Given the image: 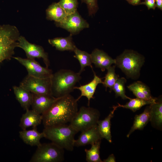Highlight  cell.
Here are the masks:
<instances>
[{
    "instance_id": "20",
    "label": "cell",
    "mask_w": 162,
    "mask_h": 162,
    "mask_svg": "<svg viewBox=\"0 0 162 162\" xmlns=\"http://www.w3.org/2000/svg\"><path fill=\"white\" fill-rule=\"evenodd\" d=\"M113 110L103 120H98L97 124L99 130L102 138L106 139L109 142H112L111 133V119L113 117L114 111L117 109L116 106L113 107Z\"/></svg>"
},
{
    "instance_id": "26",
    "label": "cell",
    "mask_w": 162,
    "mask_h": 162,
    "mask_svg": "<svg viewBox=\"0 0 162 162\" xmlns=\"http://www.w3.org/2000/svg\"><path fill=\"white\" fill-rule=\"evenodd\" d=\"M101 140L92 144L89 149H85L86 160L88 162H102L100 157V149Z\"/></svg>"
},
{
    "instance_id": "36",
    "label": "cell",
    "mask_w": 162,
    "mask_h": 162,
    "mask_svg": "<svg viewBox=\"0 0 162 162\" xmlns=\"http://www.w3.org/2000/svg\"><path fill=\"white\" fill-rule=\"evenodd\" d=\"M130 4L131 0H126Z\"/></svg>"
},
{
    "instance_id": "19",
    "label": "cell",
    "mask_w": 162,
    "mask_h": 162,
    "mask_svg": "<svg viewBox=\"0 0 162 162\" xmlns=\"http://www.w3.org/2000/svg\"><path fill=\"white\" fill-rule=\"evenodd\" d=\"M16 98L22 107L25 110L29 109L31 105L33 94L19 86L13 87Z\"/></svg>"
},
{
    "instance_id": "28",
    "label": "cell",
    "mask_w": 162,
    "mask_h": 162,
    "mask_svg": "<svg viewBox=\"0 0 162 162\" xmlns=\"http://www.w3.org/2000/svg\"><path fill=\"white\" fill-rule=\"evenodd\" d=\"M115 66H110L107 69V72L105 75L103 85L106 88H109L110 91L112 90L113 87L116 81L119 77L115 72Z\"/></svg>"
},
{
    "instance_id": "1",
    "label": "cell",
    "mask_w": 162,
    "mask_h": 162,
    "mask_svg": "<svg viewBox=\"0 0 162 162\" xmlns=\"http://www.w3.org/2000/svg\"><path fill=\"white\" fill-rule=\"evenodd\" d=\"M77 101L70 94L58 98L42 115L44 128L70 123L78 110Z\"/></svg>"
},
{
    "instance_id": "8",
    "label": "cell",
    "mask_w": 162,
    "mask_h": 162,
    "mask_svg": "<svg viewBox=\"0 0 162 162\" xmlns=\"http://www.w3.org/2000/svg\"><path fill=\"white\" fill-rule=\"evenodd\" d=\"M51 77L40 78L28 75L20 86L34 94L52 96Z\"/></svg>"
},
{
    "instance_id": "31",
    "label": "cell",
    "mask_w": 162,
    "mask_h": 162,
    "mask_svg": "<svg viewBox=\"0 0 162 162\" xmlns=\"http://www.w3.org/2000/svg\"><path fill=\"white\" fill-rule=\"evenodd\" d=\"M87 5L89 15L94 14L98 9L97 0H81Z\"/></svg>"
},
{
    "instance_id": "21",
    "label": "cell",
    "mask_w": 162,
    "mask_h": 162,
    "mask_svg": "<svg viewBox=\"0 0 162 162\" xmlns=\"http://www.w3.org/2000/svg\"><path fill=\"white\" fill-rule=\"evenodd\" d=\"M151 118V106H147L143 112L139 115H136L133 126L127 135L128 137L134 131L136 130H142L150 121Z\"/></svg>"
},
{
    "instance_id": "32",
    "label": "cell",
    "mask_w": 162,
    "mask_h": 162,
    "mask_svg": "<svg viewBox=\"0 0 162 162\" xmlns=\"http://www.w3.org/2000/svg\"><path fill=\"white\" fill-rule=\"evenodd\" d=\"M139 4L146 5L148 9H154L156 7L155 0H145L144 2L140 3Z\"/></svg>"
},
{
    "instance_id": "23",
    "label": "cell",
    "mask_w": 162,
    "mask_h": 162,
    "mask_svg": "<svg viewBox=\"0 0 162 162\" xmlns=\"http://www.w3.org/2000/svg\"><path fill=\"white\" fill-rule=\"evenodd\" d=\"M48 42L56 49L61 51H73L76 46L74 44L72 34L66 38H56L48 40Z\"/></svg>"
},
{
    "instance_id": "11",
    "label": "cell",
    "mask_w": 162,
    "mask_h": 162,
    "mask_svg": "<svg viewBox=\"0 0 162 162\" xmlns=\"http://www.w3.org/2000/svg\"><path fill=\"white\" fill-rule=\"evenodd\" d=\"M55 24L58 27L66 30L72 34L78 33L83 29L89 27L88 23L80 16L77 11L68 15L62 21L55 22Z\"/></svg>"
},
{
    "instance_id": "14",
    "label": "cell",
    "mask_w": 162,
    "mask_h": 162,
    "mask_svg": "<svg viewBox=\"0 0 162 162\" xmlns=\"http://www.w3.org/2000/svg\"><path fill=\"white\" fill-rule=\"evenodd\" d=\"M92 63L96 67L104 71L113 64H116V59L112 58L106 53L98 49H94L90 54Z\"/></svg>"
},
{
    "instance_id": "29",
    "label": "cell",
    "mask_w": 162,
    "mask_h": 162,
    "mask_svg": "<svg viewBox=\"0 0 162 162\" xmlns=\"http://www.w3.org/2000/svg\"><path fill=\"white\" fill-rule=\"evenodd\" d=\"M126 82V80L124 77L118 78L114 84L112 90L115 92L116 97H120L124 99H130V98L125 94V84Z\"/></svg>"
},
{
    "instance_id": "4",
    "label": "cell",
    "mask_w": 162,
    "mask_h": 162,
    "mask_svg": "<svg viewBox=\"0 0 162 162\" xmlns=\"http://www.w3.org/2000/svg\"><path fill=\"white\" fill-rule=\"evenodd\" d=\"M20 34L18 29L15 26H0V63L13 57L14 49L17 47Z\"/></svg>"
},
{
    "instance_id": "15",
    "label": "cell",
    "mask_w": 162,
    "mask_h": 162,
    "mask_svg": "<svg viewBox=\"0 0 162 162\" xmlns=\"http://www.w3.org/2000/svg\"><path fill=\"white\" fill-rule=\"evenodd\" d=\"M25 113L22 114L19 126L22 130H26L30 127H37L42 122L41 115L33 110L27 109Z\"/></svg>"
},
{
    "instance_id": "3",
    "label": "cell",
    "mask_w": 162,
    "mask_h": 162,
    "mask_svg": "<svg viewBox=\"0 0 162 162\" xmlns=\"http://www.w3.org/2000/svg\"><path fill=\"white\" fill-rule=\"evenodd\" d=\"M45 138L61 148L70 151L74 148L75 136L78 132L70 124L44 128Z\"/></svg>"
},
{
    "instance_id": "5",
    "label": "cell",
    "mask_w": 162,
    "mask_h": 162,
    "mask_svg": "<svg viewBox=\"0 0 162 162\" xmlns=\"http://www.w3.org/2000/svg\"><path fill=\"white\" fill-rule=\"evenodd\" d=\"M117 66L128 76L134 77L139 74L144 62L141 55L132 50H126L116 59Z\"/></svg>"
},
{
    "instance_id": "10",
    "label": "cell",
    "mask_w": 162,
    "mask_h": 162,
    "mask_svg": "<svg viewBox=\"0 0 162 162\" xmlns=\"http://www.w3.org/2000/svg\"><path fill=\"white\" fill-rule=\"evenodd\" d=\"M26 68L28 75L40 78L51 77L53 73L52 70L44 67L34 59L24 58L19 57H13Z\"/></svg>"
},
{
    "instance_id": "6",
    "label": "cell",
    "mask_w": 162,
    "mask_h": 162,
    "mask_svg": "<svg viewBox=\"0 0 162 162\" xmlns=\"http://www.w3.org/2000/svg\"><path fill=\"white\" fill-rule=\"evenodd\" d=\"M64 159V149L51 142L37 146L29 162H61Z\"/></svg>"
},
{
    "instance_id": "18",
    "label": "cell",
    "mask_w": 162,
    "mask_h": 162,
    "mask_svg": "<svg viewBox=\"0 0 162 162\" xmlns=\"http://www.w3.org/2000/svg\"><path fill=\"white\" fill-rule=\"evenodd\" d=\"M127 87L137 98L153 102H156L157 99L152 96L149 88L140 81L135 82Z\"/></svg>"
},
{
    "instance_id": "12",
    "label": "cell",
    "mask_w": 162,
    "mask_h": 162,
    "mask_svg": "<svg viewBox=\"0 0 162 162\" xmlns=\"http://www.w3.org/2000/svg\"><path fill=\"white\" fill-rule=\"evenodd\" d=\"M81 132L78 138L75 140L74 146L80 147L92 145L102 138L97 124Z\"/></svg>"
},
{
    "instance_id": "7",
    "label": "cell",
    "mask_w": 162,
    "mask_h": 162,
    "mask_svg": "<svg viewBox=\"0 0 162 162\" xmlns=\"http://www.w3.org/2000/svg\"><path fill=\"white\" fill-rule=\"evenodd\" d=\"M100 114L93 108L82 106L70 123V124L78 132H82L97 124Z\"/></svg>"
},
{
    "instance_id": "17",
    "label": "cell",
    "mask_w": 162,
    "mask_h": 162,
    "mask_svg": "<svg viewBox=\"0 0 162 162\" xmlns=\"http://www.w3.org/2000/svg\"><path fill=\"white\" fill-rule=\"evenodd\" d=\"M94 78L90 82L79 87L75 86L74 87V89H78L81 92V95L76 99L78 101L82 96L86 97L88 99V106L90 100L94 98L93 96L97 86L100 83L103 84V83L101 79L94 72Z\"/></svg>"
},
{
    "instance_id": "22",
    "label": "cell",
    "mask_w": 162,
    "mask_h": 162,
    "mask_svg": "<svg viewBox=\"0 0 162 162\" xmlns=\"http://www.w3.org/2000/svg\"><path fill=\"white\" fill-rule=\"evenodd\" d=\"M48 20L59 22L63 21L68 15L58 3H54L50 5L46 10Z\"/></svg>"
},
{
    "instance_id": "2",
    "label": "cell",
    "mask_w": 162,
    "mask_h": 162,
    "mask_svg": "<svg viewBox=\"0 0 162 162\" xmlns=\"http://www.w3.org/2000/svg\"><path fill=\"white\" fill-rule=\"evenodd\" d=\"M80 75L67 69H61L53 74L51 77L52 96L58 98L70 94L81 79Z\"/></svg>"
},
{
    "instance_id": "35",
    "label": "cell",
    "mask_w": 162,
    "mask_h": 162,
    "mask_svg": "<svg viewBox=\"0 0 162 162\" xmlns=\"http://www.w3.org/2000/svg\"><path fill=\"white\" fill-rule=\"evenodd\" d=\"M140 0H131L130 4L133 5H136L139 4Z\"/></svg>"
},
{
    "instance_id": "13",
    "label": "cell",
    "mask_w": 162,
    "mask_h": 162,
    "mask_svg": "<svg viewBox=\"0 0 162 162\" xmlns=\"http://www.w3.org/2000/svg\"><path fill=\"white\" fill-rule=\"evenodd\" d=\"M33 94L31 105L32 110L41 115L48 110L58 99L51 95Z\"/></svg>"
},
{
    "instance_id": "9",
    "label": "cell",
    "mask_w": 162,
    "mask_h": 162,
    "mask_svg": "<svg viewBox=\"0 0 162 162\" xmlns=\"http://www.w3.org/2000/svg\"><path fill=\"white\" fill-rule=\"evenodd\" d=\"M17 47L25 51L27 58L34 59L36 58H42L46 67L48 68L50 62L48 54L45 52L42 46L29 42L24 37L20 35L18 40Z\"/></svg>"
},
{
    "instance_id": "16",
    "label": "cell",
    "mask_w": 162,
    "mask_h": 162,
    "mask_svg": "<svg viewBox=\"0 0 162 162\" xmlns=\"http://www.w3.org/2000/svg\"><path fill=\"white\" fill-rule=\"evenodd\" d=\"M19 134L20 138L23 142L32 146H39L41 144L40 139L45 136L43 131L40 133L37 130V127H33L30 130H22L19 131Z\"/></svg>"
},
{
    "instance_id": "25",
    "label": "cell",
    "mask_w": 162,
    "mask_h": 162,
    "mask_svg": "<svg viewBox=\"0 0 162 162\" xmlns=\"http://www.w3.org/2000/svg\"><path fill=\"white\" fill-rule=\"evenodd\" d=\"M73 51L75 54L74 57L78 60L80 64V69L78 72L80 74L84 70L86 66H90L92 69L90 54L80 50L76 46Z\"/></svg>"
},
{
    "instance_id": "24",
    "label": "cell",
    "mask_w": 162,
    "mask_h": 162,
    "mask_svg": "<svg viewBox=\"0 0 162 162\" xmlns=\"http://www.w3.org/2000/svg\"><path fill=\"white\" fill-rule=\"evenodd\" d=\"M150 120L154 126L160 127L162 124V103L161 100H157L156 102L150 104Z\"/></svg>"
},
{
    "instance_id": "33",
    "label": "cell",
    "mask_w": 162,
    "mask_h": 162,
    "mask_svg": "<svg viewBox=\"0 0 162 162\" xmlns=\"http://www.w3.org/2000/svg\"><path fill=\"white\" fill-rule=\"evenodd\" d=\"M104 162H115L116 159L115 157L113 154L110 155L106 159L103 160Z\"/></svg>"
},
{
    "instance_id": "27",
    "label": "cell",
    "mask_w": 162,
    "mask_h": 162,
    "mask_svg": "<svg viewBox=\"0 0 162 162\" xmlns=\"http://www.w3.org/2000/svg\"><path fill=\"white\" fill-rule=\"evenodd\" d=\"M129 100V101L124 105L118 103V105L116 106V107L128 109L135 112L145 105H150L155 103L138 98L134 99L130 98Z\"/></svg>"
},
{
    "instance_id": "30",
    "label": "cell",
    "mask_w": 162,
    "mask_h": 162,
    "mask_svg": "<svg viewBox=\"0 0 162 162\" xmlns=\"http://www.w3.org/2000/svg\"><path fill=\"white\" fill-rule=\"evenodd\" d=\"M58 3L67 15L74 13L77 11V0H60Z\"/></svg>"
},
{
    "instance_id": "34",
    "label": "cell",
    "mask_w": 162,
    "mask_h": 162,
    "mask_svg": "<svg viewBox=\"0 0 162 162\" xmlns=\"http://www.w3.org/2000/svg\"><path fill=\"white\" fill-rule=\"evenodd\" d=\"M156 7L162 10V0H155Z\"/></svg>"
}]
</instances>
